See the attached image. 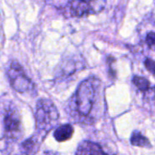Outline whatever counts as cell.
<instances>
[{"label": "cell", "mask_w": 155, "mask_h": 155, "mask_svg": "<svg viewBox=\"0 0 155 155\" xmlns=\"http://www.w3.org/2000/svg\"><path fill=\"white\" fill-rule=\"evenodd\" d=\"M102 83L94 76L84 80L69 103L71 116L78 123L91 124L102 116Z\"/></svg>", "instance_id": "cell-1"}, {"label": "cell", "mask_w": 155, "mask_h": 155, "mask_svg": "<svg viewBox=\"0 0 155 155\" xmlns=\"http://www.w3.org/2000/svg\"><path fill=\"white\" fill-rule=\"evenodd\" d=\"M59 119V113L52 101L49 99H40L36 104L35 122L38 131L42 134H46L56 126Z\"/></svg>", "instance_id": "cell-2"}, {"label": "cell", "mask_w": 155, "mask_h": 155, "mask_svg": "<svg viewBox=\"0 0 155 155\" xmlns=\"http://www.w3.org/2000/svg\"><path fill=\"white\" fill-rule=\"evenodd\" d=\"M3 127L5 135L9 141H16L23 135L20 116L15 107L6 106L3 113Z\"/></svg>", "instance_id": "cell-3"}, {"label": "cell", "mask_w": 155, "mask_h": 155, "mask_svg": "<svg viewBox=\"0 0 155 155\" xmlns=\"http://www.w3.org/2000/svg\"><path fill=\"white\" fill-rule=\"evenodd\" d=\"M64 14L74 17L94 15L104 9L100 0H70L65 5Z\"/></svg>", "instance_id": "cell-4"}, {"label": "cell", "mask_w": 155, "mask_h": 155, "mask_svg": "<svg viewBox=\"0 0 155 155\" xmlns=\"http://www.w3.org/2000/svg\"><path fill=\"white\" fill-rule=\"evenodd\" d=\"M7 76L13 89L18 93H27L34 89V84L31 79L25 74L22 66L13 61L7 70Z\"/></svg>", "instance_id": "cell-5"}, {"label": "cell", "mask_w": 155, "mask_h": 155, "mask_svg": "<svg viewBox=\"0 0 155 155\" xmlns=\"http://www.w3.org/2000/svg\"><path fill=\"white\" fill-rule=\"evenodd\" d=\"M75 155H109L106 153L102 147L93 142L84 141L82 143L76 152Z\"/></svg>", "instance_id": "cell-6"}, {"label": "cell", "mask_w": 155, "mask_h": 155, "mask_svg": "<svg viewBox=\"0 0 155 155\" xmlns=\"http://www.w3.org/2000/svg\"><path fill=\"white\" fill-rule=\"evenodd\" d=\"M40 134H38L37 135L35 134L33 135L31 138L25 140L23 144L22 147L24 149V152L26 155H35L39 150L40 144H41V141L43 140V136H40Z\"/></svg>", "instance_id": "cell-7"}, {"label": "cell", "mask_w": 155, "mask_h": 155, "mask_svg": "<svg viewBox=\"0 0 155 155\" xmlns=\"http://www.w3.org/2000/svg\"><path fill=\"white\" fill-rule=\"evenodd\" d=\"M74 134V128L71 124H63L57 127L54 133V137L57 142L63 143L72 138Z\"/></svg>", "instance_id": "cell-8"}, {"label": "cell", "mask_w": 155, "mask_h": 155, "mask_svg": "<svg viewBox=\"0 0 155 155\" xmlns=\"http://www.w3.org/2000/svg\"><path fill=\"white\" fill-rule=\"evenodd\" d=\"M131 143L134 146L143 147V148H151L152 144L150 143L149 140L143 136L140 132H134L131 137Z\"/></svg>", "instance_id": "cell-9"}, {"label": "cell", "mask_w": 155, "mask_h": 155, "mask_svg": "<svg viewBox=\"0 0 155 155\" xmlns=\"http://www.w3.org/2000/svg\"><path fill=\"white\" fill-rule=\"evenodd\" d=\"M133 83L138 88V90L143 92V93H147L151 89L150 88V82L148 81V79H146L143 76H139V75L134 76Z\"/></svg>", "instance_id": "cell-10"}, {"label": "cell", "mask_w": 155, "mask_h": 155, "mask_svg": "<svg viewBox=\"0 0 155 155\" xmlns=\"http://www.w3.org/2000/svg\"><path fill=\"white\" fill-rule=\"evenodd\" d=\"M146 44L148 46L155 51V32H149L146 35Z\"/></svg>", "instance_id": "cell-11"}, {"label": "cell", "mask_w": 155, "mask_h": 155, "mask_svg": "<svg viewBox=\"0 0 155 155\" xmlns=\"http://www.w3.org/2000/svg\"><path fill=\"white\" fill-rule=\"evenodd\" d=\"M144 65L145 68L155 76V62L153 60L150 59V58H146L144 61Z\"/></svg>", "instance_id": "cell-12"}, {"label": "cell", "mask_w": 155, "mask_h": 155, "mask_svg": "<svg viewBox=\"0 0 155 155\" xmlns=\"http://www.w3.org/2000/svg\"><path fill=\"white\" fill-rule=\"evenodd\" d=\"M44 155H59V154H57V153H53V152H45Z\"/></svg>", "instance_id": "cell-13"}]
</instances>
